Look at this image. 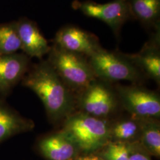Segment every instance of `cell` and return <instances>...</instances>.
<instances>
[{"label":"cell","mask_w":160,"mask_h":160,"mask_svg":"<svg viewBox=\"0 0 160 160\" xmlns=\"http://www.w3.org/2000/svg\"><path fill=\"white\" fill-rule=\"evenodd\" d=\"M22 84L40 98L52 123L64 120L72 113L75 105L72 92L48 61H42L29 69Z\"/></svg>","instance_id":"obj_1"},{"label":"cell","mask_w":160,"mask_h":160,"mask_svg":"<svg viewBox=\"0 0 160 160\" xmlns=\"http://www.w3.org/2000/svg\"><path fill=\"white\" fill-rule=\"evenodd\" d=\"M110 123L79 112L63 120L62 130L84 154L96 152L110 141Z\"/></svg>","instance_id":"obj_2"},{"label":"cell","mask_w":160,"mask_h":160,"mask_svg":"<svg viewBox=\"0 0 160 160\" xmlns=\"http://www.w3.org/2000/svg\"><path fill=\"white\" fill-rule=\"evenodd\" d=\"M48 61L72 92H80L97 80L86 57L53 45Z\"/></svg>","instance_id":"obj_3"},{"label":"cell","mask_w":160,"mask_h":160,"mask_svg":"<svg viewBox=\"0 0 160 160\" xmlns=\"http://www.w3.org/2000/svg\"><path fill=\"white\" fill-rule=\"evenodd\" d=\"M97 78L104 81H140L143 74L126 57L120 52L108 51L103 48L88 58Z\"/></svg>","instance_id":"obj_4"},{"label":"cell","mask_w":160,"mask_h":160,"mask_svg":"<svg viewBox=\"0 0 160 160\" xmlns=\"http://www.w3.org/2000/svg\"><path fill=\"white\" fill-rule=\"evenodd\" d=\"M118 95L123 108L132 116L139 119H156L160 116L158 94L138 86H119Z\"/></svg>","instance_id":"obj_5"},{"label":"cell","mask_w":160,"mask_h":160,"mask_svg":"<svg viewBox=\"0 0 160 160\" xmlns=\"http://www.w3.org/2000/svg\"><path fill=\"white\" fill-rule=\"evenodd\" d=\"M79 94L80 112L92 116L106 119L118 108L114 92L101 80H95Z\"/></svg>","instance_id":"obj_6"},{"label":"cell","mask_w":160,"mask_h":160,"mask_svg":"<svg viewBox=\"0 0 160 160\" xmlns=\"http://www.w3.org/2000/svg\"><path fill=\"white\" fill-rule=\"evenodd\" d=\"M72 6L87 16L107 24L116 36H119L123 25L131 18L127 0H114L106 4L76 1Z\"/></svg>","instance_id":"obj_7"},{"label":"cell","mask_w":160,"mask_h":160,"mask_svg":"<svg viewBox=\"0 0 160 160\" xmlns=\"http://www.w3.org/2000/svg\"><path fill=\"white\" fill-rule=\"evenodd\" d=\"M54 45L88 58L102 48L96 36L74 26L60 29L55 35Z\"/></svg>","instance_id":"obj_8"},{"label":"cell","mask_w":160,"mask_h":160,"mask_svg":"<svg viewBox=\"0 0 160 160\" xmlns=\"http://www.w3.org/2000/svg\"><path fill=\"white\" fill-rule=\"evenodd\" d=\"M36 148L46 160H75L81 152L74 142L62 129L39 138Z\"/></svg>","instance_id":"obj_9"},{"label":"cell","mask_w":160,"mask_h":160,"mask_svg":"<svg viewBox=\"0 0 160 160\" xmlns=\"http://www.w3.org/2000/svg\"><path fill=\"white\" fill-rule=\"evenodd\" d=\"M29 57L24 53L0 55V96L5 98L22 81L29 69Z\"/></svg>","instance_id":"obj_10"},{"label":"cell","mask_w":160,"mask_h":160,"mask_svg":"<svg viewBox=\"0 0 160 160\" xmlns=\"http://www.w3.org/2000/svg\"><path fill=\"white\" fill-rule=\"evenodd\" d=\"M160 28L154 30L150 39L137 53L126 54L144 75L160 82Z\"/></svg>","instance_id":"obj_11"},{"label":"cell","mask_w":160,"mask_h":160,"mask_svg":"<svg viewBox=\"0 0 160 160\" xmlns=\"http://www.w3.org/2000/svg\"><path fill=\"white\" fill-rule=\"evenodd\" d=\"M16 24L21 49L29 57L42 58L48 54L51 47L33 22L22 19Z\"/></svg>","instance_id":"obj_12"},{"label":"cell","mask_w":160,"mask_h":160,"mask_svg":"<svg viewBox=\"0 0 160 160\" xmlns=\"http://www.w3.org/2000/svg\"><path fill=\"white\" fill-rule=\"evenodd\" d=\"M34 122L24 117L0 96V145L18 135L33 130Z\"/></svg>","instance_id":"obj_13"},{"label":"cell","mask_w":160,"mask_h":160,"mask_svg":"<svg viewBox=\"0 0 160 160\" xmlns=\"http://www.w3.org/2000/svg\"><path fill=\"white\" fill-rule=\"evenodd\" d=\"M131 18L145 27H160V0H127Z\"/></svg>","instance_id":"obj_14"},{"label":"cell","mask_w":160,"mask_h":160,"mask_svg":"<svg viewBox=\"0 0 160 160\" xmlns=\"http://www.w3.org/2000/svg\"><path fill=\"white\" fill-rule=\"evenodd\" d=\"M143 119L133 116L122 119L110 124V141L127 143L138 142Z\"/></svg>","instance_id":"obj_15"},{"label":"cell","mask_w":160,"mask_h":160,"mask_svg":"<svg viewBox=\"0 0 160 160\" xmlns=\"http://www.w3.org/2000/svg\"><path fill=\"white\" fill-rule=\"evenodd\" d=\"M138 143L148 154L160 156V125L158 119H143Z\"/></svg>","instance_id":"obj_16"},{"label":"cell","mask_w":160,"mask_h":160,"mask_svg":"<svg viewBox=\"0 0 160 160\" xmlns=\"http://www.w3.org/2000/svg\"><path fill=\"white\" fill-rule=\"evenodd\" d=\"M19 49L21 44L15 23L0 25V55L16 53Z\"/></svg>","instance_id":"obj_17"},{"label":"cell","mask_w":160,"mask_h":160,"mask_svg":"<svg viewBox=\"0 0 160 160\" xmlns=\"http://www.w3.org/2000/svg\"><path fill=\"white\" fill-rule=\"evenodd\" d=\"M135 143L110 141L96 152L104 160H129Z\"/></svg>","instance_id":"obj_18"},{"label":"cell","mask_w":160,"mask_h":160,"mask_svg":"<svg viewBox=\"0 0 160 160\" xmlns=\"http://www.w3.org/2000/svg\"><path fill=\"white\" fill-rule=\"evenodd\" d=\"M129 160H152L145 151H144L138 142L135 143L132 151Z\"/></svg>","instance_id":"obj_19"},{"label":"cell","mask_w":160,"mask_h":160,"mask_svg":"<svg viewBox=\"0 0 160 160\" xmlns=\"http://www.w3.org/2000/svg\"><path fill=\"white\" fill-rule=\"evenodd\" d=\"M75 160H104L102 157L99 156L97 153H90L79 155Z\"/></svg>","instance_id":"obj_20"}]
</instances>
